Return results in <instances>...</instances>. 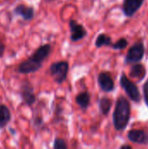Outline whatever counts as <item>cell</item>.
<instances>
[{"mask_svg": "<svg viewBox=\"0 0 148 149\" xmlns=\"http://www.w3.org/2000/svg\"><path fill=\"white\" fill-rule=\"evenodd\" d=\"M51 52V45L45 44L39 46L34 53L26 60H24L18 65L17 72L22 74H30L37 72L43 65V63Z\"/></svg>", "mask_w": 148, "mask_h": 149, "instance_id": "1", "label": "cell"}, {"mask_svg": "<svg viewBox=\"0 0 148 149\" xmlns=\"http://www.w3.org/2000/svg\"><path fill=\"white\" fill-rule=\"evenodd\" d=\"M131 119V105L128 100L120 95L115 105L113 114V127L117 131H124L129 124Z\"/></svg>", "mask_w": 148, "mask_h": 149, "instance_id": "2", "label": "cell"}, {"mask_svg": "<svg viewBox=\"0 0 148 149\" xmlns=\"http://www.w3.org/2000/svg\"><path fill=\"white\" fill-rule=\"evenodd\" d=\"M120 83L122 89L125 91L128 98L134 103H140L141 100V95L139 87L133 81H132L124 72L121 73Z\"/></svg>", "mask_w": 148, "mask_h": 149, "instance_id": "3", "label": "cell"}, {"mask_svg": "<svg viewBox=\"0 0 148 149\" xmlns=\"http://www.w3.org/2000/svg\"><path fill=\"white\" fill-rule=\"evenodd\" d=\"M145 55V45L143 40H139L134 43L128 50L126 58L125 65H131L136 63H140Z\"/></svg>", "mask_w": 148, "mask_h": 149, "instance_id": "4", "label": "cell"}, {"mask_svg": "<svg viewBox=\"0 0 148 149\" xmlns=\"http://www.w3.org/2000/svg\"><path fill=\"white\" fill-rule=\"evenodd\" d=\"M49 72L50 74L53 77L54 81L57 84L61 85L67 79L68 72H69V64L67 61L65 60L54 62L51 65L49 68Z\"/></svg>", "mask_w": 148, "mask_h": 149, "instance_id": "5", "label": "cell"}, {"mask_svg": "<svg viewBox=\"0 0 148 149\" xmlns=\"http://www.w3.org/2000/svg\"><path fill=\"white\" fill-rule=\"evenodd\" d=\"M70 27V39L72 42H78L82 40L87 36L86 29L80 24H79L75 19H71L69 21Z\"/></svg>", "mask_w": 148, "mask_h": 149, "instance_id": "6", "label": "cell"}, {"mask_svg": "<svg viewBox=\"0 0 148 149\" xmlns=\"http://www.w3.org/2000/svg\"><path fill=\"white\" fill-rule=\"evenodd\" d=\"M98 84L101 91L106 93H112L115 90V82L108 72H101L99 73Z\"/></svg>", "mask_w": 148, "mask_h": 149, "instance_id": "7", "label": "cell"}, {"mask_svg": "<svg viewBox=\"0 0 148 149\" xmlns=\"http://www.w3.org/2000/svg\"><path fill=\"white\" fill-rule=\"evenodd\" d=\"M20 96L24 102L27 106H32L36 102V95L34 93V88L30 82L24 81L21 86Z\"/></svg>", "mask_w": 148, "mask_h": 149, "instance_id": "8", "label": "cell"}, {"mask_svg": "<svg viewBox=\"0 0 148 149\" xmlns=\"http://www.w3.org/2000/svg\"><path fill=\"white\" fill-rule=\"evenodd\" d=\"M128 140L138 145H148V132L144 129H131L127 133Z\"/></svg>", "mask_w": 148, "mask_h": 149, "instance_id": "9", "label": "cell"}, {"mask_svg": "<svg viewBox=\"0 0 148 149\" xmlns=\"http://www.w3.org/2000/svg\"><path fill=\"white\" fill-rule=\"evenodd\" d=\"M145 0H124L122 3V11L126 17H133L141 8Z\"/></svg>", "mask_w": 148, "mask_h": 149, "instance_id": "10", "label": "cell"}, {"mask_svg": "<svg viewBox=\"0 0 148 149\" xmlns=\"http://www.w3.org/2000/svg\"><path fill=\"white\" fill-rule=\"evenodd\" d=\"M14 13L17 16H20L25 21H31L35 16L34 8L31 6H27L25 4L20 3L17 5L14 9Z\"/></svg>", "mask_w": 148, "mask_h": 149, "instance_id": "11", "label": "cell"}, {"mask_svg": "<svg viewBox=\"0 0 148 149\" xmlns=\"http://www.w3.org/2000/svg\"><path fill=\"white\" fill-rule=\"evenodd\" d=\"M129 75L132 79H135L138 81H142L147 76V70L143 64L136 63L132 65L129 72Z\"/></svg>", "mask_w": 148, "mask_h": 149, "instance_id": "12", "label": "cell"}, {"mask_svg": "<svg viewBox=\"0 0 148 149\" xmlns=\"http://www.w3.org/2000/svg\"><path fill=\"white\" fill-rule=\"evenodd\" d=\"M75 100L82 110H86L91 103V94L88 92H81L76 96Z\"/></svg>", "mask_w": 148, "mask_h": 149, "instance_id": "13", "label": "cell"}, {"mask_svg": "<svg viewBox=\"0 0 148 149\" xmlns=\"http://www.w3.org/2000/svg\"><path fill=\"white\" fill-rule=\"evenodd\" d=\"M98 103H99V108L100 113L104 116H107L112 109V105H113L112 100L106 96H103L99 100Z\"/></svg>", "mask_w": 148, "mask_h": 149, "instance_id": "14", "label": "cell"}, {"mask_svg": "<svg viewBox=\"0 0 148 149\" xmlns=\"http://www.w3.org/2000/svg\"><path fill=\"white\" fill-rule=\"evenodd\" d=\"M11 114L5 105H0V129L4 128L10 121Z\"/></svg>", "mask_w": 148, "mask_h": 149, "instance_id": "15", "label": "cell"}, {"mask_svg": "<svg viewBox=\"0 0 148 149\" xmlns=\"http://www.w3.org/2000/svg\"><path fill=\"white\" fill-rule=\"evenodd\" d=\"M112 45V38L106 33H100L95 40V46L97 48H101L103 46H111Z\"/></svg>", "mask_w": 148, "mask_h": 149, "instance_id": "16", "label": "cell"}, {"mask_svg": "<svg viewBox=\"0 0 148 149\" xmlns=\"http://www.w3.org/2000/svg\"><path fill=\"white\" fill-rule=\"evenodd\" d=\"M128 45V40L126 38H120L119 40H117L115 43H113V45H111V47L113 49V50H124L127 47Z\"/></svg>", "mask_w": 148, "mask_h": 149, "instance_id": "17", "label": "cell"}, {"mask_svg": "<svg viewBox=\"0 0 148 149\" xmlns=\"http://www.w3.org/2000/svg\"><path fill=\"white\" fill-rule=\"evenodd\" d=\"M53 148L54 149H67L68 146L64 139L61 138H55L53 142Z\"/></svg>", "mask_w": 148, "mask_h": 149, "instance_id": "18", "label": "cell"}, {"mask_svg": "<svg viewBox=\"0 0 148 149\" xmlns=\"http://www.w3.org/2000/svg\"><path fill=\"white\" fill-rule=\"evenodd\" d=\"M143 97L145 103L148 107V80H147L143 85Z\"/></svg>", "mask_w": 148, "mask_h": 149, "instance_id": "19", "label": "cell"}, {"mask_svg": "<svg viewBox=\"0 0 148 149\" xmlns=\"http://www.w3.org/2000/svg\"><path fill=\"white\" fill-rule=\"evenodd\" d=\"M44 122H43V120H42V118H37L35 120H34V125H35V127H41L42 126V124H43Z\"/></svg>", "mask_w": 148, "mask_h": 149, "instance_id": "20", "label": "cell"}, {"mask_svg": "<svg viewBox=\"0 0 148 149\" xmlns=\"http://www.w3.org/2000/svg\"><path fill=\"white\" fill-rule=\"evenodd\" d=\"M4 50H5V45H4V44L0 43V58H2V57L3 56Z\"/></svg>", "mask_w": 148, "mask_h": 149, "instance_id": "21", "label": "cell"}, {"mask_svg": "<svg viewBox=\"0 0 148 149\" xmlns=\"http://www.w3.org/2000/svg\"><path fill=\"white\" fill-rule=\"evenodd\" d=\"M120 148H121V149H123V148L132 149V148H133V147H132V146H130V145H128V144H124V145L120 146Z\"/></svg>", "mask_w": 148, "mask_h": 149, "instance_id": "22", "label": "cell"}]
</instances>
